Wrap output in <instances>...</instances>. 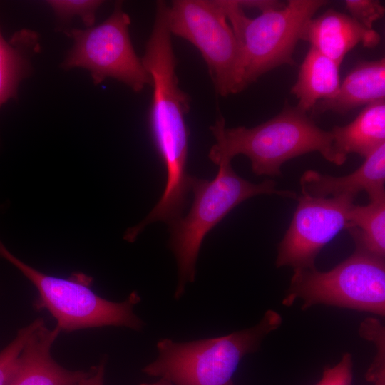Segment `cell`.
<instances>
[{"instance_id": "cell-1", "label": "cell", "mask_w": 385, "mask_h": 385, "mask_svg": "<svg viewBox=\"0 0 385 385\" xmlns=\"http://www.w3.org/2000/svg\"><path fill=\"white\" fill-rule=\"evenodd\" d=\"M210 129L216 143L208 157L215 165L244 155L256 175L278 177L287 160L318 152L337 165L331 131L318 127L296 106L287 104L276 116L255 127L227 128L224 118L220 117Z\"/></svg>"}, {"instance_id": "cell-2", "label": "cell", "mask_w": 385, "mask_h": 385, "mask_svg": "<svg viewBox=\"0 0 385 385\" xmlns=\"http://www.w3.org/2000/svg\"><path fill=\"white\" fill-rule=\"evenodd\" d=\"M212 180L190 176V191L193 200L186 215L168 225V246L178 266V282L175 297H182L187 283L192 282L200 248L206 235L232 210L245 200L259 195H277L296 198L293 191L276 188V183L266 179L251 183L237 175L230 160H222Z\"/></svg>"}, {"instance_id": "cell-3", "label": "cell", "mask_w": 385, "mask_h": 385, "mask_svg": "<svg viewBox=\"0 0 385 385\" xmlns=\"http://www.w3.org/2000/svg\"><path fill=\"white\" fill-rule=\"evenodd\" d=\"M282 322L270 309L255 326L228 335L187 342L160 339L157 358L143 371L173 385H229L241 359L257 351Z\"/></svg>"}, {"instance_id": "cell-4", "label": "cell", "mask_w": 385, "mask_h": 385, "mask_svg": "<svg viewBox=\"0 0 385 385\" xmlns=\"http://www.w3.org/2000/svg\"><path fill=\"white\" fill-rule=\"evenodd\" d=\"M219 1L241 47V91L278 66L294 64L304 25L328 2L289 0L279 9L249 18L236 0Z\"/></svg>"}, {"instance_id": "cell-5", "label": "cell", "mask_w": 385, "mask_h": 385, "mask_svg": "<svg viewBox=\"0 0 385 385\" xmlns=\"http://www.w3.org/2000/svg\"><path fill=\"white\" fill-rule=\"evenodd\" d=\"M0 257L16 267L36 288L35 307L46 309L56 319L61 331L73 332L105 326L125 327L140 331L143 322L134 313L140 302L137 292L123 302L105 299L91 289L92 278L73 273L68 278L46 274L14 255L0 240Z\"/></svg>"}, {"instance_id": "cell-6", "label": "cell", "mask_w": 385, "mask_h": 385, "mask_svg": "<svg viewBox=\"0 0 385 385\" xmlns=\"http://www.w3.org/2000/svg\"><path fill=\"white\" fill-rule=\"evenodd\" d=\"M297 299L302 300V309L326 304L384 316V259L356 247L329 271H294L282 304L290 307Z\"/></svg>"}, {"instance_id": "cell-7", "label": "cell", "mask_w": 385, "mask_h": 385, "mask_svg": "<svg viewBox=\"0 0 385 385\" xmlns=\"http://www.w3.org/2000/svg\"><path fill=\"white\" fill-rule=\"evenodd\" d=\"M171 34L195 46L222 96L241 91V47L220 1L175 0L168 7Z\"/></svg>"}, {"instance_id": "cell-8", "label": "cell", "mask_w": 385, "mask_h": 385, "mask_svg": "<svg viewBox=\"0 0 385 385\" xmlns=\"http://www.w3.org/2000/svg\"><path fill=\"white\" fill-rule=\"evenodd\" d=\"M130 24V16L122 9V3L118 2L111 15L101 24L84 30L72 29L73 45L63 67L88 70L95 84L111 78L135 92L151 85L150 76L133 47Z\"/></svg>"}, {"instance_id": "cell-9", "label": "cell", "mask_w": 385, "mask_h": 385, "mask_svg": "<svg viewBox=\"0 0 385 385\" xmlns=\"http://www.w3.org/2000/svg\"><path fill=\"white\" fill-rule=\"evenodd\" d=\"M290 225L279 244L276 267L315 268L321 250L346 229L355 197H319L302 192Z\"/></svg>"}, {"instance_id": "cell-10", "label": "cell", "mask_w": 385, "mask_h": 385, "mask_svg": "<svg viewBox=\"0 0 385 385\" xmlns=\"http://www.w3.org/2000/svg\"><path fill=\"white\" fill-rule=\"evenodd\" d=\"M61 330L40 324L26 342L6 385H81L90 371H71L52 357L51 347Z\"/></svg>"}, {"instance_id": "cell-11", "label": "cell", "mask_w": 385, "mask_h": 385, "mask_svg": "<svg viewBox=\"0 0 385 385\" xmlns=\"http://www.w3.org/2000/svg\"><path fill=\"white\" fill-rule=\"evenodd\" d=\"M301 40L307 41L310 46L340 66L356 46L361 43L365 48H374L379 43L381 36L349 14L329 9L306 23Z\"/></svg>"}, {"instance_id": "cell-12", "label": "cell", "mask_w": 385, "mask_h": 385, "mask_svg": "<svg viewBox=\"0 0 385 385\" xmlns=\"http://www.w3.org/2000/svg\"><path fill=\"white\" fill-rule=\"evenodd\" d=\"M361 165L343 176L322 174L307 170L300 178L302 192L313 197L351 196L365 191L369 197L384 192L385 143L364 158Z\"/></svg>"}, {"instance_id": "cell-13", "label": "cell", "mask_w": 385, "mask_h": 385, "mask_svg": "<svg viewBox=\"0 0 385 385\" xmlns=\"http://www.w3.org/2000/svg\"><path fill=\"white\" fill-rule=\"evenodd\" d=\"M385 59L359 62L347 74L337 93L331 98L319 101L312 115L325 111L345 114L361 106L384 100Z\"/></svg>"}, {"instance_id": "cell-14", "label": "cell", "mask_w": 385, "mask_h": 385, "mask_svg": "<svg viewBox=\"0 0 385 385\" xmlns=\"http://www.w3.org/2000/svg\"><path fill=\"white\" fill-rule=\"evenodd\" d=\"M330 131L337 165L351 153L366 157L385 143V101L366 106L351 123L334 126Z\"/></svg>"}, {"instance_id": "cell-15", "label": "cell", "mask_w": 385, "mask_h": 385, "mask_svg": "<svg viewBox=\"0 0 385 385\" xmlns=\"http://www.w3.org/2000/svg\"><path fill=\"white\" fill-rule=\"evenodd\" d=\"M339 66L310 46L291 88L298 99L297 108L307 113L319 101L332 98L341 83Z\"/></svg>"}, {"instance_id": "cell-16", "label": "cell", "mask_w": 385, "mask_h": 385, "mask_svg": "<svg viewBox=\"0 0 385 385\" xmlns=\"http://www.w3.org/2000/svg\"><path fill=\"white\" fill-rule=\"evenodd\" d=\"M369 198L366 205L351 206L346 229L356 247L384 259L385 192Z\"/></svg>"}, {"instance_id": "cell-17", "label": "cell", "mask_w": 385, "mask_h": 385, "mask_svg": "<svg viewBox=\"0 0 385 385\" xmlns=\"http://www.w3.org/2000/svg\"><path fill=\"white\" fill-rule=\"evenodd\" d=\"M29 71L22 50L6 41L0 31V108L16 96L18 86Z\"/></svg>"}, {"instance_id": "cell-18", "label": "cell", "mask_w": 385, "mask_h": 385, "mask_svg": "<svg viewBox=\"0 0 385 385\" xmlns=\"http://www.w3.org/2000/svg\"><path fill=\"white\" fill-rule=\"evenodd\" d=\"M43 322L42 318H37L29 325L20 329L15 338L0 351V385H6L28 338Z\"/></svg>"}, {"instance_id": "cell-19", "label": "cell", "mask_w": 385, "mask_h": 385, "mask_svg": "<svg viewBox=\"0 0 385 385\" xmlns=\"http://www.w3.org/2000/svg\"><path fill=\"white\" fill-rule=\"evenodd\" d=\"M48 4L61 20H69L74 16H79L86 26L92 27L96 19V12L102 1L54 0L48 1Z\"/></svg>"}, {"instance_id": "cell-20", "label": "cell", "mask_w": 385, "mask_h": 385, "mask_svg": "<svg viewBox=\"0 0 385 385\" xmlns=\"http://www.w3.org/2000/svg\"><path fill=\"white\" fill-rule=\"evenodd\" d=\"M344 4L349 16L363 26L372 29L374 24L381 19L385 8L380 1L346 0Z\"/></svg>"}, {"instance_id": "cell-21", "label": "cell", "mask_w": 385, "mask_h": 385, "mask_svg": "<svg viewBox=\"0 0 385 385\" xmlns=\"http://www.w3.org/2000/svg\"><path fill=\"white\" fill-rule=\"evenodd\" d=\"M352 379V356L346 353L337 365L324 368L322 377L316 385H351Z\"/></svg>"}, {"instance_id": "cell-22", "label": "cell", "mask_w": 385, "mask_h": 385, "mask_svg": "<svg viewBox=\"0 0 385 385\" xmlns=\"http://www.w3.org/2000/svg\"><path fill=\"white\" fill-rule=\"evenodd\" d=\"M376 355L366 374V379L374 385H385V337L381 335L372 338Z\"/></svg>"}, {"instance_id": "cell-23", "label": "cell", "mask_w": 385, "mask_h": 385, "mask_svg": "<svg viewBox=\"0 0 385 385\" xmlns=\"http://www.w3.org/2000/svg\"><path fill=\"white\" fill-rule=\"evenodd\" d=\"M242 9H256L261 13L282 8L285 3L275 0H236Z\"/></svg>"}, {"instance_id": "cell-24", "label": "cell", "mask_w": 385, "mask_h": 385, "mask_svg": "<svg viewBox=\"0 0 385 385\" xmlns=\"http://www.w3.org/2000/svg\"><path fill=\"white\" fill-rule=\"evenodd\" d=\"M106 359L103 358L101 363L91 369L90 374L81 382V385H103Z\"/></svg>"}, {"instance_id": "cell-25", "label": "cell", "mask_w": 385, "mask_h": 385, "mask_svg": "<svg viewBox=\"0 0 385 385\" xmlns=\"http://www.w3.org/2000/svg\"><path fill=\"white\" fill-rule=\"evenodd\" d=\"M140 385H173L170 381L160 379L159 381L153 383H143Z\"/></svg>"}, {"instance_id": "cell-26", "label": "cell", "mask_w": 385, "mask_h": 385, "mask_svg": "<svg viewBox=\"0 0 385 385\" xmlns=\"http://www.w3.org/2000/svg\"><path fill=\"white\" fill-rule=\"evenodd\" d=\"M229 385H234L233 382H230V384Z\"/></svg>"}]
</instances>
